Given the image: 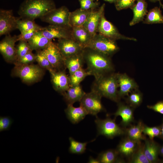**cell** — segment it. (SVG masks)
Returning a JSON list of instances; mask_svg holds the SVG:
<instances>
[{"label": "cell", "mask_w": 163, "mask_h": 163, "mask_svg": "<svg viewBox=\"0 0 163 163\" xmlns=\"http://www.w3.org/2000/svg\"><path fill=\"white\" fill-rule=\"evenodd\" d=\"M41 52L56 70H63V68H66L64 65L65 58L56 44L52 41L46 48L41 50Z\"/></svg>", "instance_id": "7c38bea8"}, {"label": "cell", "mask_w": 163, "mask_h": 163, "mask_svg": "<svg viewBox=\"0 0 163 163\" xmlns=\"http://www.w3.org/2000/svg\"><path fill=\"white\" fill-rule=\"evenodd\" d=\"M92 10H83L79 8L70 12L69 24L71 27H72L83 26Z\"/></svg>", "instance_id": "4316f807"}, {"label": "cell", "mask_w": 163, "mask_h": 163, "mask_svg": "<svg viewBox=\"0 0 163 163\" xmlns=\"http://www.w3.org/2000/svg\"><path fill=\"white\" fill-rule=\"evenodd\" d=\"M16 47L17 55L16 61L24 56L29 51L31 50L28 42L24 41H19Z\"/></svg>", "instance_id": "74e56055"}, {"label": "cell", "mask_w": 163, "mask_h": 163, "mask_svg": "<svg viewBox=\"0 0 163 163\" xmlns=\"http://www.w3.org/2000/svg\"><path fill=\"white\" fill-rule=\"evenodd\" d=\"M70 12L66 7L63 6L50 11L40 19L49 24L71 28L69 24Z\"/></svg>", "instance_id": "52a82bcc"}, {"label": "cell", "mask_w": 163, "mask_h": 163, "mask_svg": "<svg viewBox=\"0 0 163 163\" xmlns=\"http://www.w3.org/2000/svg\"><path fill=\"white\" fill-rule=\"evenodd\" d=\"M159 162L161 163H163V159H161V160H159Z\"/></svg>", "instance_id": "f907efd6"}, {"label": "cell", "mask_w": 163, "mask_h": 163, "mask_svg": "<svg viewBox=\"0 0 163 163\" xmlns=\"http://www.w3.org/2000/svg\"><path fill=\"white\" fill-rule=\"evenodd\" d=\"M85 61L83 52L64 59V65L70 75L75 71L83 68Z\"/></svg>", "instance_id": "83f0119b"}, {"label": "cell", "mask_w": 163, "mask_h": 163, "mask_svg": "<svg viewBox=\"0 0 163 163\" xmlns=\"http://www.w3.org/2000/svg\"><path fill=\"white\" fill-rule=\"evenodd\" d=\"M159 155L163 158V144L160 147L159 151Z\"/></svg>", "instance_id": "7dc6e473"}, {"label": "cell", "mask_w": 163, "mask_h": 163, "mask_svg": "<svg viewBox=\"0 0 163 163\" xmlns=\"http://www.w3.org/2000/svg\"><path fill=\"white\" fill-rule=\"evenodd\" d=\"M96 125L98 135H102L110 139L125 134V129L115 122V119L108 117L104 119L96 117L94 120Z\"/></svg>", "instance_id": "8992f818"}, {"label": "cell", "mask_w": 163, "mask_h": 163, "mask_svg": "<svg viewBox=\"0 0 163 163\" xmlns=\"http://www.w3.org/2000/svg\"><path fill=\"white\" fill-rule=\"evenodd\" d=\"M141 143L126 137L121 140L116 150L119 155L130 158Z\"/></svg>", "instance_id": "d6986e66"}, {"label": "cell", "mask_w": 163, "mask_h": 163, "mask_svg": "<svg viewBox=\"0 0 163 163\" xmlns=\"http://www.w3.org/2000/svg\"><path fill=\"white\" fill-rule=\"evenodd\" d=\"M136 0H117L114 3L117 11L128 8H132L136 4Z\"/></svg>", "instance_id": "60d3db41"}, {"label": "cell", "mask_w": 163, "mask_h": 163, "mask_svg": "<svg viewBox=\"0 0 163 163\" xmlns=\"http://www.w3.org/2000/svg\"><path fill=\"white\" fill-rule=\"evenodd\" d=\"M143 23L148 24L163 23V15L160 8L156 7L151 9L148 12Z\"/></svg>", "instance_id": "f546056e"}, {"label": "cell", "mask_w": 163, "mask_h": 163, "mask_svg": "<svg viewBox=\"0 0 163 163\" xmlns=\"http://www.w3.org/2000/svg\"></svg>", "instance_id": "db71d44e"}, {"label": "cell", "mask_w": 163, "mask_h": 163, "mask_svg": "<svg viewBox=\"0 0 163 163\" xmlns=\"http://www.w3.org/2000/svg\"><path fill=\"white\" fill-rule=\"evenodd\" d=\"M136 3L131 8L133 11V16L129 23L130 26L143 21L145 16L148 12L147 3L145 0H136Z\"/></svg>", "instance_id": "7402d4cb"}, {"label": "cell", "mask_w": 163, "mask_h": 163, "mask_svg": "<svg viewBox=\"0 0 163 163\" xmlns=\"http://www.w3.org/2000/svg\"><path fill=\"white\" fill-rule=\"evenodd\" d=\"M12 122V120L9 117H0V131L9 130Z\"/></svg>", "instance_id": "b9f144b4"}, {"label": "cell", "mask_w": 163, "mask_h": 163, "mask_svg": "<svg viewBox=\"0 0 163 163\" xmlns=\"http://www.w3.org/2000/svg\"><path fill=\"white\" fill-rule=\"evenodd\" d=\"M88 163H100V162L98 159L97 158H94L91 156H90L88 160Z\"/></svg>", "instance_id": "f6af8a7d"}, {"label": "cell", "mask_w": 163, "mask_h": 163, "mask_svg": "<svg viewBox=\"0 0 163 163\" xmlns=\"http://www.w3.org/2000/svg\"><path fill=\"white\" fill-rule=\"evenodd\" d=\"M36 61L39 65L43 69L48 70L51 74L56 70L52 66L49 61L42 53L41 50L37 51L35 54Z\"/></svg>", "instance_id": "836d02e7"}, {"label": "cell", "mask_w": 163, "mask_h": 163, "mask_svg": "<svg viewBox=\"0 0 163 163\" xmlns=\"http://www.w3.org/2000/svg\"><path fill=\"white\" fill-rule=\"evenodd\" d=\"M65 111L68 119L74 124L78 123L88 114L85 109L81 105L75 107L73 105H68Z\"/></svg>", "instance_id": "603a6c76"}, {"label": "cell", "mask_w": 163, "mask_h": 163, "mask_svg": "<svg viewBox=\"0 0 163 163\" xmlns=\"http://www.w3.org/2000/svg\"><path fill=\"white\" fill-rule=\"evenodd\" d=\"M80 8L83 10L94 9L99 7L100 3L93 0H78Z\"/></svg>", "instance_id": "f35d334b"}, {"label": "cell", "mask_w": 163, "mask_h": 163, "mask_svg": "<svg viewBox=\"0 0 163 163\" xmlns=\"http://www.w3.org/2000/svg\"><path fill=\"white\" fill-rule=\"evenodd\" d=\"M119 154L116 150L108 149L100 153L97 158L100 163H124L125 161L119 156Z\"/></svg>", "instance_id": "f1b7e54d"}, {"label": "cell", "mask_w": 163, "mask_h": 163, "mask_svg": "<svg viewBox=\"0 0 163 163\" xmlns=\"http://www.w3.org/2000/svg\"><path fill=\"white\" fill-rule=\"evenodd\" d=\"M56 8L53 0H24L18 13L21 19L35 20Z\"/></svg>", "instance_id": "7a4b0ae2"}, {"label": "cell", "mask_w": 163, "mask_h": 163, "mask_svg": "<svg viewBox=\"0 0 163 163\" xmlns=\"http://www.w3.org/2000/svg\"><path fill=\"white\" fill-rule=\"evenodd\" d=\"M160 133V125L149 127L144 125L143 133L145 135L147 136L151 140H153L155 137L159 138Z\"/></svg>", "instance_id": "8d00e7d4"}, {"label": "cell", "mask_w": 163, "mask_h": 163, "mask_svg": "<svg viewBox=\"0 0 163 163\" xmlns=\"http://www.w3.org/2000/svg\"><path fill=\"white\" fill-rule=\"evenodd\" d=\"M160 6L162 7V8H163V4H162L160 2Z\"/></svg>", "instance_id": "816d5d0a"}, {"label": "cell", "mask_w": 163, "mask_h": 163, "mask_svg": "<svg viewBox=\"0 0 163 163\" xmlns=\"http://www.w3.org/2000/svg\"><path fill=\"white\" fill-rule=\"evenodd\" d=\"M132 163H150L146 158L144 151V144L141 143L134 153L130 158Z\"/></svg>", "instance_id": "e575fe53"}, {"label": "cell", "mask_w": 163, "mask_h": 163, "mask_svg": "<svg viewBox=\"0 0 163 163\" xmlns=\"http://www.w3.org/2000/svg\"><path fill=\"white\" fill-rule=\"evenodd\" d=\"M39 65L34 64L16 65L13 74L23 82L31 83L37 82L43 76L44 71Z\"/></svg>", "instance_id": "5b68a950"}, {"label": "cell", "mask_w": 163, "mask_h": 163, "mask_svg": "<svg viewBox=\"0 0 163 163\" xmlns=\"http://www.w3.org/2000/svg\"><path fill=\"white\" fill-rule=\"evenodd\" d=\"M72 28L49 24L46 27H43L40 31L45 37L51 40L55 38L58 39L62 38H72Z\"/></svg>", "instance_id": "5bb4252c"}, {"label": "cell", "mask_w": 163, "mask_h": 163, "mask_svg": "<svg viewBox=\"0 0 163 163\" xmlns=\"http://www.w3.org/2000/svg\"><path fill=\"white\" fill-rule=\"evenodd\" d=\"M105 5L103 4L97 8L92 9L83 25L93 37L97 33V28L102 15L104 14Z\"/></svg>", "instance_id": "9a60e30c"}, {"label": "cell", "mask_w": 163, "mask_h": 163, "mask_svg": "<svg viewBox=\"0 0 163 163\" xmlns=\"http://www.w3.org/2000/svg\"><path fill=\"white\" fill-rule=\"evenodd\" d=\"M72 39L84 48L87 46L92 37L83 26L72 27Z\"/></svg>", "instance_id": "cb8c5ba5"}, {"label": "cell", "mask_w": 163, "mask_h": 163, "mask_svg": "<svg viewBox=\"0 0 163 163\" xmlns=\"http://www.w3.org/2000/svg\"><path fill=\"white\" fill-rule=\"evenodd\" d=\"M20 18L15 17L11 10H0V36L7 35L17 29V22Z\"/></svg>", "instance_id": "8fae6325"}, {"label": "cell", "mask_w": 163, "mask_h": 163, "mask_svg": "<svg viewBox=\"0 0 163 163\" xmlns=\"http://www.w3.org/2000/svg\"><path fill=\"white\" fill-rule=\"evenodd\" d=\"M118 88L117 73L112 72L95 79L91 89L97 92L102 97L118 103L120 99Z\"/></svg>", "instance_id": "3957f363"}, {"label": "cell", "mask_w": 163, "mask_h": 163, "mask_svg": "<svg viewBox=\"0 0 163 163\" xmlns=\"http://www.w3.org/2000/svg\"><path fill=\"white\" fill-rule=\"evenodd\" d=\"M97 33L115 41L119 40L137 41L135 38L127 37L121 34L114 25L106 18L104 14L99 24Z\"/></svg>", "instance_id": "9c48e42d"}, {"label": "cell", "mask_w": 163, "mask_h": 163, "mask_svg": "<svg viewBox=\"0 0 163 163\" xmlns=\"http://www.w3.org/2000/svg\"><path fill=\"white\" fill-rule=\"evenodd\" d=\"M50 74L54 89L62 94L70 87L69 76L64 69L56 71Z\"/></svg>", "instance_id": "e0dca14e"}, {"label": "cell", "mask_w": 163, "mask_h": 163, "mask_svg": "<svg viewBox=\"0 0 163 163\" xmlns=\"http://www.w3.org/2000/svg\"><path fill=\"white\" fill-rule=\"evenodd\" d=\"M39 31L37 29H33L28 31L21 33L18 35V40L28 42L37 31Z\"/></svg>", "instance_id": "7bdbcfd3"}, {"label": "cell", "mask_w": 163, "mask_h": 163, "mask_svg": "<svg viewBox=\"0 0 163 163\" xmlns=\"http://www.w3.org/2000/svg\"><path fill=\"white\" fill-rule=\"evenodd\" d=\"M119 89L118 94L121 98L128 96L129 93L136 90L138 86L136 82L125 74L117 73Z\"/></svg>", "instance_id": "2e32d148"}, {"label": "cell", "mask_w": 163, "mask_h": 163, "mask_svg": "<svg viewBox=\"0 0 163 163\" xmlns=\"http://www.w3.org/2000/svg\"><path fill=\"white\" fill-rule=\"evenodd\" d=\"M117 103V109L113 114L114 118L120 116L122 118L120 123L122 126L126 128L130 126L134 121V108L120 101Z\"/></svg>", "instance_id": "ac0fdd59"}, {"label": "cell", "mask_w": 163, "mask_h": 163, "mask_svg": "<svg viewBox=\"0 0 163 163\" xmlns=\"http://www.w3.org/2000/svg\"><path fill=\"white\" fill-rule=\"evenodd\" d=\"M29 51L24 56L18 60L14 63L16 65H27L30 64L36 61L35 54Z\"/></svg>", "instance_id": "ab89813d"}, {"label": "cell", "mask_w": 163, "mask_h": 163, "mask_svg": "<svg viewBox=\"0 0 163 163\" xmlns=\"http://www.w3.org/2000/svg\"><path fill=\"white\" fill-rule=\"evenodd\" d=\"M102 96L96 91L91 89L86 93L80 101V105L86 110L88 114L97 116L99 113L106 111L101 101Z\"/></svg>", "instance_id": "ba28073f"}, {"label": "cell", "mask_w": 163, "mask_h": 163, "mask_svg": "<svg viewBox=\"0 0 163 163\" xmlns=\"http://www.w3.org/2000/svg\"><path fill=\"white\" fill-rule=\"evenodd\" d=\"M70 145L69 152L72 154H80L83 153L86 149V146L88 142H78L72 137H69Z\"/></svg>", "instance_id": "d6a6232c"}, {"label": "cell", "mask_w": 163, "mask_h": 163, "mask_svg": "<svg viewBox=\"0 0 163 163\" xmlns=\"http://www.w3.org/2000/svg\"><path fill=\"white\" fill-rule=\"evenodd\" d=\"M83 55L86 69L95 79L113 72L114 68L110 57L88 47L84 48Z\"/></svg>", "instance_id": "6da1fadb"}, {"label": "cell", "mask_w": 163, "mask_h": 163, "mask_svg": "<svg viewBox=\"0 0 163 163\" xmlns=\"http://www.w3.org/2000/svg\"><path fill=\"white\" fill-rule=\"evenodd\" d=\"M85 93L79 85L70 86L62 95L67 105H73L76 102H80Z\"/></svg>", "instance_id": "44dd1931"}, {"label": "cell", "mask_w": 163, "mask_h": 163, "mask_svg": "<svg viewBox=\"0 0 163 163\" xmlns=\"http://www.w3.org/2000/svg\"><path fill=\"white\" fill-rule=\"evenodd\" d=\"M52 41L45 37L39 30L36 33L28 43L32 51H37L45 49Z\"/></svg>", "instance_id": "484cf974"}, {"label": "cell", "mask_w": 163, "mask_h": 163, "mask_svg": "<svg viewBox=\"0 0 163 163\" xmlns=\"http://www.w3.org/2000/svg\"><path fill=\"white\" fill-rule=\"evenodd\" d=\"M17 28L21 33L33 29L40 30L43 27L37 24L34 20L20 18L17 22Z\"/></svg>", "instance_id": "4dcf8cb0"}, {"label": "cell", "mask_w": 163, "mask_h": 163, "mask_svg": "<svg viewBox=\"0 0 163 163\" xmlns=\"http://www.w3.org/2000/svg\"><path fill=\"white\" fill-rule=\"evenodd\" d=\"M144 144L145 154L150 163L159 162L161 146L153 140L146 138Z\"/></svg>", "instance_id": "ffe728a7"}, {"label": "cell", "mask_w": 163, "mask_h": 163, "mask_svg": "<svg viewBox=\"0 0 163 163\" xmlns=\"http://www.w3.org/2000/svg\"><path fill=\"white\" fill-rule=\"evenodd\" d=\"M90 74L86 69H80L69 76L70 86L80 85L85 78Z\"/></svg>", "instance_id": "1f68e13d"}, {"label": "cell", "mask_w": 163, "mask_h": 163, "mask_svg": "<svg viewBox=\"0 0 163 163\" xmlns=\"http://www.w3.org/2000/svg\"><path fill=\"white\" fill-rule=\"evenodd\" d=\"M161 0H150L151 2H155L158 1H160Z\"/></svg>", "instance_id": "681fc988"}, {"label": "cell", "mask_w": 163, "mask_h": 163, "mask_svg": "<svg viewBox=\"0 0 163 163\" xmlns=\"http://www.w3.org/2000/svg\"><path fill=\"white\" fill-rule=\"evenodd\" d=\"M18 41V35H6L0 43V52L7 62L15 63L17 60L15 43Z\"/></svg>", "instance_id": "30bf717a"}, {"label": "cell", "mask_w": 163, "mask_h": 163, "mask_svg": "<svg viewBox=\"0 0 163 163\" xmlns=\"http://www.w3.org/2000/svg\"><path fill=\"white\" fill-rule=\"evenodd\" d=\"M86 47L90 48L110 57L119 50L116 41L98 33L92 37Z\"/></svg>", "instance_id": "277c9868"}, {"label": "cell", "mask_w": 163, "mask_h": 163, "mask_svg": "<svg viewBox=\"0 0 163 163\" xmlns=\"http://www.w3.org/2000/svg\"><path fill=\"white\" fill-rule=\"evenodd\" d=\"M147 107L155 112L163 115V101H158L153 105H148Z\"/></svg>", "instance_id": "ee69618b"}, {"label": "cell", "mask_w": 163, "mask_h": 163, "mask_svg": "<svg viewBox=\"0 0 163 163\" xmlns=\"http://www.w3.org/2000/svg\"><path fill=\"white\" fill-rule=\"evenodd\" d=\"M99 0H96V1L98 2ZM106 2H108L110 3H115L117 0H104Z\"/></svg>", "instance_id": "c3c4849f"}, {"label": "cell", "mask_w": 163, "mask_h": 163, "mask_svg": "<svg viewBox=\"0 0 163 163\" xmlns=\"http://www.w3.org/2000/svg\"><path fill=\"white\" fill-rule=\"evenodd\" d=\"M144 125L141 121H139L136 125H130L125 129L126 137L139 143L142 140L144 141L146 138L143 133Z\"/></svg>", "instance_id": "d4e9b609"}, {"label": "cell", "mask_w": 163, "mask_h": 163, "mask_svg": "<svg viewBox=\"0 0 163 163\" xmlns=\"http://www.w3.org/2000/svg\"><path fill=\"white\" fill-rule=\"evenodd\" d=\"M93 0L95 1L96 0Z\"/></svg>", "instance_id": "f5cc1de1"}, {"label": "cell", "mask_w": 163, "mask_h": 163, "mask_svg": "<svg viewBox=\"0 0 163 163\" xmlns=\"http://www.w3.org/2000/svg\"><path fill=\"white\" fill-rule=\"evenodd\" d=\"M130 93L126 99L128 105L134 108L139 106L142 102V94L137 89Z\"/></svg>", "instance_id": "d590c367"}, {"label": "cell", "mask_w": 163, "mask_h": 163, "mask_svg": "<svg viewBox=\"0 0 163 163\" xmlns=\"http://www.w3.org/2000/svg\"><path fill=\"white\" fill-rule=\"evenodd\" d=\"M160 126L161 133L159 138L163 139V119L162 123Z\"/></svg>", "instance_id": "bcb514c9"}, {"label": "cell", "mask_w": 163, "mask_h": 163, "mask_svg": "<svg viewBox=\"0 0 163 163\" xmlns=\"http://www.w3.org/2000/svg\"><path fill=\"white\" fill-rule=\"evenodd\" d=\"M56 44L64 58L82 53L84 48L72 38L59 39Z\"/></svg>", "instance_id": "4fadbf2b"}]
</instances>
